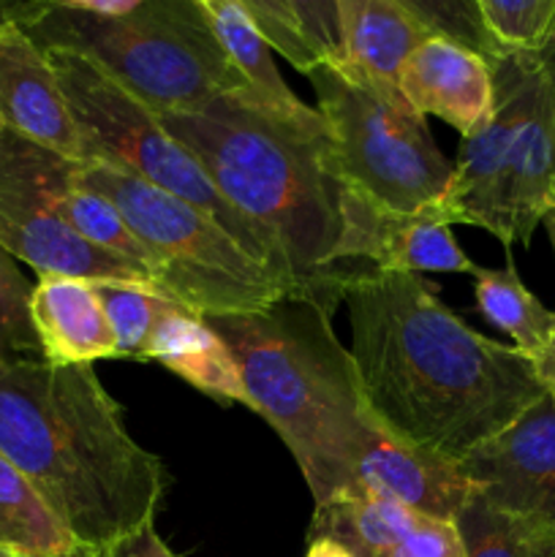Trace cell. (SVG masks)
I'll return each instance as SVG.
<instances>
[{"instance_id": "6da1fadb", "label": "cell", "mask_w": 555, "mask_h": 557, "mask_svg": "<svg viewBox=\"0 0 555 557\" xmlns=\"http://www.w3.org/2000/svg\"><path fill=\"white\" fill-rule=\"evenodd\" d=\"M341 302L370 413L417 449L457 466L544 395L531 359L479 335L422 275L365 270Z\"/></svg>"}, {"instance_id": "7a4b0ae2", "label": "cell", "mask_w": 555, "mask_h": 557, "mask_svg": "<svg viewBox=\"0 0 555 557\" xmlns=\"http://www.w3.org/2000/svg\"><path fill=\"white\" fill-rule=\"evenodd\" d=\"M0 455L90 553L152 525L169 487L163 460L131 438L92 364H0Z\"/></svg>"}, {"instance_id": "3957f363", "label": "cell", "mask_w": 555, "mask_h": 557, "mask_svg": "<svg viewBox=\"0 0 555 557\" xmlns=\"http://www.w3.org/2000/svg\"><path fill=\"white\" fill-rule=\"evenodd\" d=\"M158 120L254 223L292 292L335 313L348 283L337 267L346 185L332 166L324 120L278 112L250 87Z\"/></svg>"}, {"instance_id": "277c9868", "label": "cell", "mask_w": 555, "mask_h": 557, "mask_svg": "<svg viewBox=\"0 0 555 557\" xmlns=\"http://www.w3.org/2000/svg\"><path fill=\"white\" fill-rule=\"evenodd\" d=\"M330 319L332 310L294 292L254 313L207 315L237 359L250 411L292 451L316 506L354 487L381 424Z\"/></svg>"}, {"instance_id": "5b68a950", "label": "cell", "mask_w": 555, "mask_h": 557, "mask_svg": "<svg viewBox=\"0 0 555 557\" xmlns=\"http://www.w3.org/2000/svg\"><path fill=\"white\" fill-rule=\"evenodd\" d=\"M25 30L41 49H71L96 63L156 114L194 112L250 87L196 0H136L120 14L58 0Z\"/></svg>"}, {"instance_id": "8992f818", "label": "cell", "mask_w": 555, "mask_h": 557, "mask_svg": "<svg viewBox=\"0 0 555 557\" xmlns=\"http://www.w3.org/2000/svg\"><path fill=\"white\" fill-rule=\"evenodd\" d=\"M495 112L466 136L439 212L449 226H479L506 250L528 245L555 207V103L536 54L493 63Z\"/></svg>"}, {"instance_id": "52a82bcc", "label": "cell", "mask_w": 555, "mask_h": 557, "mask_svg": "<svg viewBox=\"0 0 555 557\" xmlns=\"http://www.w3.org/2000/svg\"><path fill=\"white\" fill-rule=\"evenodd\" d=\"M107 196L145 245L163 297L199 315L254 313L288 294L281 277L239 248L210 215L134 174L101 161L76 166Z\"/></svg>"}, {"instance_id": "ba28073f", "label": "cell", "mask_w": 555, "mask_h": 557, "mask_svg": "<svg viewBox=\"0 0 555 557\" xmlns=\"http://www.w3.org/2000/svg\"><path fill=\"white\" fill-rule=\"evenodd\" d=\"M305 76L324 120L332 166L348 188L403 215L441 205L455 163L400 90H379L326 63Z\"/></svg>"}, {"instance_id": "9c48e42d", "label": "cell", "mask_w": 555, "mask_h": 557, "mask_svg": "<svg viewBox=\"0 0 555 557\" xmlns=\"http://www.w3.org/2000/svg\"><path fill=\"white\" fill-rule=\"evenodd\" d=\"M58 74L71 114L79 125L85 161L118 166L210 215L259 264L275 272L292 292L270 245L212 185L201 163L169 134L158 114L136 101L96 63L71 49H44Z\"/></svg>"}, {"instance_id": "30bf717a", "label": "cell", "mask_w": 555, "mask_h": 557, "mask_svg": "<svg viewBox=\"0 0 555 557\" xmlns=\"http://www.w3.org/2000/svg\"><path fill=\"white\" fill-rule=\"evenodd\" d=\"M69 158L0 131V248L41 275L128 283L158 292L147 272L74 232L52 207V185Z\"/></svg>"}, {"instance_id": "8fae6325", "label": "cell", "mask_w": 555, "mask_h": 557, "mask_svg": "<svg viewBox=\"0 0 555 557\" xmlns=\"http://www.w3.org/2000/svg\"><path fill=\"white\" fill-rule=\"evenodd\" d=\"M337 267L351 281L365 270L411 272V275H422V272L471 275L477 264L457 245L452 226L441 218L439 207L403 215V212L373 205L346 185Z\"/></svg>"}, {"instance_id": "7c38bea8", "label": "cell", "mask_w": 555, "mask_h": 557, "mask_svg": "<svg viewBox=\"0 0 555 557\" xmlns=\"http://www.w3.org/2000/svg\"><path fill=\"white\" fill-rule=\"evenodd\" d=\"M457 468L490 504L555 528V395L544 392Z\"/></svg>"}, {"instance_id": "4fadbf2b", "label": "cell", "mask_w": 555, "mask_h": 557, "mask_svg": "<svg viewBox=\"0 0 555 557\" xmlns=\"http://www.w3.org/2000/svg\"><path fill=\"white\" fill-rule=\"evenodd\" d=\"M326 536L357 557H466L455 522L419 515L370 487H351L313 509L308 539Z\"/></svg>"}, {"instance_id": "5bb4252c", "label": "cell", "mask_w": 555, "mask_h": 557, "mask_svg": "<svg viewBox=\"0 0 555 557\" xmlns=\"http://www.w3.org/2000/svg\"><path fill=\"white\" fill-rule=\"evenodd\" d=\"M0 125L69 161L85 163L79 125L58 74L22 25L0 30Z\"/></svg>"}, {"instance_id": "9a60e30c", "label": "cell", "mask_w": 555, "mask_h": 557, "mask_svg": "<svg viewBox=\"0 0 555 557\" xmlns=\"http://www.w3.org/2000/svg\"><path fill=\"white\" fill-rule=\"evenodd\" d=\"M397 87L419 114H435L462 139L479 134L495 112L493 63L439 36H428L408 54Z\"/></svg>"}, {"instance_id": "2e32d148", "label": "cell", "mask_w": 555, "mask_h": 557, "mask_svg": "<svg viewBox=\"0 0 555 557\" xmlns=\"http://www.w3.org/2000/svg\"><path fill=\"white\" fill-rule=\"evenodd\" d=\"M354 487H370L419 515L455 522L473 484L449 460L395 438L384 424L370 438Z\"/></svg>"}, {"instance_id": "e0dca14e", "label": "cell", "mask_w": 555, "mask_h": 557, "mask_svg": "<svg viewBox=\"0 0 555 557\" xmlns=\"http://www.w3.org/2000/svg\"><path fill=\"white\" fill-rule=\"evenodd\" d=\"M30 321L44 362L82 368L114 359L112 326L92 281L41 275L33 283Z\"/></svg>"}, {"instance_id": "ac0fdd59", "label": "cell", "mask_w": 555, "mask_h": 557, "mask_svg": "<svg viewBox=\"0 0 555 557\" xmlns=\"http://www.w3.org/2000/svg\"><path fill=\"white\" fill-rule=\"evenodd\" d=\"M139 362H158L196 392L223 406L239 403L250 408L243 373L226 341L207 324L205 315L183 305L174 302L161 315Z\"/></svg>"}, {"instance_id": "d6986e66", "label": "cell", "mask_w": 555, "mask_h": 557, "mask_svg": "<svg viewBox=\"0 0 555 557\" xmlns=\"http://www.w3.org/2000/svg\"><path fill=\"white\" fill-rule=\"evenodd\" d=\"M341 20V71L397 92V76L408 54L430 36L395 0H335Z\"/></svg>"}, {"instance_id": "ffe728a7", "label": "cell", "mask_w": 555, "mask_h": 557, "mask_svg": "<svg viewBox=\"0 0 555 557\" xmlns=\"http://www.w3.org/2000/svg\"><path fill=\"white\" fill-rule=\"evenodd\" d=\"M196 3L201 5L205 16L210 20L218 41L223 44V49H226V54L232 58V63L237 65L239 74L248 79L250 90H254L261 101L275 107L278 112H286L299 120L321 117V114L316 112V107H308V103L299 101V98L288 90L281 71H278L275 60H272V47L267 44V38L261 36V30L256 27V22L250 20V14L245 11V5L239 3V0H196Z\"/></svg>"}, {"instance_id": "44dd1931", "label": "cell", "mask_w": 555, "mask_h": 557, "mask_svg": "<svg viewBox=\"0 0 555 557\" xmlns=\"http://www.w3.org/2000/svg\"><path fill=\"white\" fill-rule=\"evenodd\" d=\"M82 547L38 490L0 455V555L76 557Z\"/></svg>"}, {"instance_id": "7402d4cb", "label": "cell", "mask_w": 555, "mask_h": 557, "mask_svg": "<svg viewBox=\"0 0 555 557\" xmlns=\"http://www.w3.org/2000/svg\"><path fill=\"white\" fill-rule=\"evenodd\" d=\"M76 166L79 161H65V166L60 169V174L54 177L52 185V207L71 228H74L79 237H85L87 243L96 245V248L107 250V253L118 256V259L128 261L136 270L147 272V275L156 281V270H152V259L147 253L145 245L139 243V237L134 234V228L125 223L123 212L101 196L98 190L87 188L85 183H79L76 177ZM161 292V288H158Z\"/></svg>"}, {"instance_id": "603a6c76", "label": "cell", "mask_w": 555, "mask_h": 557, "mask_svg": "<svg viewBox=\"0 0 555 557\" xmlns=\"http://www.w3.org/2000/svg\"><path fill=\"white\" fill-rule=\"evenodd\" d=\"M506 267L488 270L473 267V297L477 310L488 324L504 332L522 357L533 359L544 351L555 326V313L544 308L536 297L520 281L509 250H506Z\"/></svg>"}, {"instance_id": "cb8c5ba5", "label": "cell", "mask_w": 555, "mask_h": 557, "mask_svg": "<svg viewBox=\"0 0 555 557\" xmlns=\"http://www.w3.org/2000/svg\"><path fill=\"white\" fill-rule=\"evenodd\" d=\"M455 528L466 557H555V528L490 504L477 487Z\"/></svg>"}, {"instance_id": "d4e9b609", "label": "cell", "mask_w": 555, "mask_h": 557, "mask_svg": "<svg viewBox=\"0 0 555 557\" xmlns=\"http://www.w3.org/2000/svg\"><path fill=\"white\" fill-rule=\"evenodd\" d=\"M103 313L114 335V359H136L139 362L152 330L174 305V299L161 292L128 283H96Z\"/></svg>"}, {"instance_id": "484cf974", "label": "cell", "mask_w": 555, "mask_h": 557, "mask_svg": "<svg viewBox=\"0 0 555 557\" xmlns=\"http://www.w3.org/2000/svg\"><path fill=\"white\" fill-rule=\"evenodd\" d=\"M395 3L408 16H414L430 36L460 44L482 54L488 63H498L509 54L490 33L479 0H395Z\"/></svg>"}, {"instance_id": "4316f807", "label": "cell", "mask_w": 555, "mask_h": 557, "mask_svg": "<svg viewBox=\"0 0 555 557\" xmlns=\"http://www.w3.org/2000/svg\"><path fill=\"white\" fill-rule=\"evenodd\" d=\"M479 9L509 54H539L555 38V0H479Z\"/></svg>"}, {"instance_id": "83f0119b", "label": "cell", "mask_w": 555, "mask_h": 557, "mask_svg": "<svg viewBox=\"0 0 555 557\" xmlns=\"http://www.w3.org/2000/svg\"><path fill=\"white\" fill-rule=\"evenodd\" d=\"M33 283L14 256L0 248V364L20 359H41L30 321Z\"/></svg>"}, {"instance_id": "f1b7e54d", "label": "cell", "mask_w": 555, "mask_h": 557, "mask_svg": "<svg viewBox=\"0 0 555 557\" xmlns=\"http://www.w3.org/2000/svg\"><path fill=\"white\" fill-rule=\"evenodd\" d=\"M239 3L245 5L250 20L256 22L272 52L281 54L286 63H292L303 74H310L321 63V58L305 38L288 0H239Z\"/></svg>"}, {"instance_id": "f546056e", "label": "cell", "mask_w": 555, "mask_h": 557, "mask_svg": "<svg viewBox=\"0 0 555 557\" xmlns=\"http://www.w3.org/2000/svg\"><path fill=\"white\" fill-rule=\"evenodd\" d=\"M288 5H292L305 38L321 58V63L341 69L346 58H343L341 20H337L335 0H288Z\"/></svg>"}, {"instance_id": "4dcf8cb0", "label": "cell", "mask_w": 555, "mask_h": 557, "mask_svg": "<svg viewBox=\"0 0 555 557\" xmlns=\"http://www.w3.org/2000/svg\"><path fill=\"white\" fill-rule=\"evenodd\" d=\"M85 555L87 557H177L172 553V547L158 536L156 525L139 528L136 533L109 544L107 549H98V553L85 549Z\"/></svg>"}, {"instance_id": "1f68e13d", "label": "cell", "mask_w": 555, "mask_h": 557, "mask_svg": "<svg viewBox=\"0 0 555 557\" xmlns=\"http://www.w3.org/2000/svg\"><path fill=\"white\" fill-rule=\"evenodd\" d=\"M58 0H0V30L5 25L30 27L38 16L47 14Z\"/></svg>"}, {"instance_id": "d6a6232c", "label": "cell", "mask_w": 555, "mask_h": 557, "mask_svg": "<svg viewBox=\"0 0 555 557\" xmlns=\"http://www.w3.org/2000/svg\"><path fill=\"white\" fill-rule=\"evenodd\" d=\"M533 368H536L539 381H542L544 392L555 395V326L553 335H550V343L544 346V351L533 359Z\"/></svg>"}, {"instance_id": "836d02e7", "label": "cell", "mask_w": 555, "mask_h": 557, "mask_svg": "<svg viewBox=\"0 0 555 557\" xmlns=\"http://www.w3.org/2000/svg\"><path fill=\"white\" fill-rule=\"evenodd\" d=\"M305 557H357L348 547H343L341 542L335 539H326V536H316L308 539V553Z\"/></svg>"}, {"instance_id": "e575fe53", "label": "cell", "mask_w": 555, "mask_h": 557, "mask_svg": "<svg viewBox=\"0 0 555 557\" xmlns=\"http://www.w3.org/2000/svg\"><path fill=\"white\" fill-rule=\"evenodd\" d=\"M536 58H539V63H542L544 76H547L550 96H553V103H555V38L542 49V52L536 54Z\"/></svg>"}, {"instance_id": "d590c367", "label": "cell", "mask_w": 555, "mask_h": 557, "mask_svg": "<svg viewBox=\"0 0 555 557\" xmlns=\"http://www.w3.org/2000/svg\"><path fill=\"white\" fill-rule=\"evenodd\" d=\"M544 226H547V232H550V239H553V248H555V207L553 210L547 212V215H544Z\"/></svg>"}, {"instance_id": "8d00e7d4", "label": "cell", "mask_w": 555, "mask_h": 557, "mask_svg": "<svg viewBox=\"0 0 555 557\" xmlns=\"http://www.w3.org/2000/svg\"><path fill=\"white\" fill-rule=\"evenodd\" d=\"M76 557H87V555H85V549H82V553H79V555H76Z\"/></svg>"}, {"instance_id": "74e56055", "label": "cell", "mask_w": 555, "mask_h": 557, "mask_svg": "<svg viewBox=\"0 0 555 557\" xmlns=\"http://www.w3.org/2000/svg\"><path fill=\"white\" fill-rule=\"evenodd\" d=\"M0 131H3V125H0Z\"/></svg>"}, {"instance_id": "f35d334b", "label": "cell", "mask_w": 555, "mask_h": 557, "mask_svg": "<svg viewBox=\"0 0 555 557\" xmlns=\"http://www.w3.org/2000/svg\"><path fill=\"white\" fill-rule=\"evenodd\" d=\"M0 557H3V555H0Z\"/></svg>"}]
</instances>
